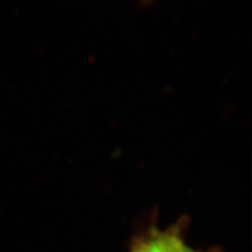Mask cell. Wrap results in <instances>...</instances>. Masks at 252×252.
Instances as JSON below:
<instances>
[{
    "instance_id": "cell-1",
    "label": "cell",
    "mask_w": 252,
    "mask_h": 252,
    "mask_svg": "<svg viewBox=\"0 0 252 252\" xmlns=\"http://www.w3.org/2000/svg\"><path fill=\"white\" fill-rule=\"evenodd\" d=\"M132 252H169L168 231L153 228L136 241Z\"/></svg>"
},
{
    "instance_id": "cell-2",
    "label": "cell",
    "mask_w": 252,
    "mask_h": 252,
    "mask_svg": "<svg viewBox=\"0 0 252 252\" xmlns=\"http://www.w3.org/2000/svg\"><path fill=\"white\" fill-rule=\"evenodd\" d=\"M169 252H193L180 237V225H175L168 230Z\"/></svg>"
}]
</instances>
